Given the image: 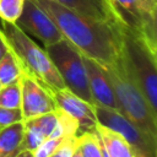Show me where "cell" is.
<instances>
[{"label": "cell", "mask_w": 157, "mask_h": 157, "mask_svg": "<svg viewBox=\"0 0 157 157\" xmlns=\"http://www.w3.org/2000/svg\"><path fill=\"white\" fill-rule=\"evenodd\" d=\"M94 129L109 157H135L132 148L120 134L98 123Z\"/></svg>", "instance_id": "13"}, {"label": "cell", "mask_w": 157, "mask_h": 157, "mask_svg": "<svg viewBox=\"0 0 157 157\" xmlns=\"http://www.w3.org/2000/svg\"><path fill=\"white\" fill-rule=\"evenodd\" d=\"M23 117L20 108H6L0 105V128L22 121Z\"/></svg>", "instance_id": "19"}, {"label": "cell", "mask_w": 157, "mask_h": 157, "mask_svg": "<svg viewBox=\"0 0 157 157\" xmlns=\"http://www.w3.org/2000/svg\"><path fill=\"white\" fill-rule=\"evenodd\" d=\"M97 123L120 134L130 145L135 157H157V137L132 124L119 110L92 104Z\"/></svg>", "instance_id": "6"}, {"label": "cell", "mask_w": 157, "mask_h": 157, "mask_svg": "<svg viewBox=\"0 0 157 157\" xmlns=\"http://www.w3.org/2000/svg\"><path fill=\"white\" fill-rule=\"evenodd\" d=\"M56 123H58L56 109L54 112L36 118L23 120L25 132L21 142V150H28L33 152L40 145L42 141L50 137Z\"/></svg>", "instance_id": "11"}, {"label": "cell", "mask_w": 157, "mask_h": 157, "mask_svg": "<svg viewBox=\"0 0 157 157\" xmlns=\"http://www.w3.org/2000/svg\"><path fill=\"white\" fill-rule=\"evenodd\" d=\"M21 82V113L23 120L36 118L56 109L48 87L32 75L23 72Z\"/></svg>", "instance_id": "7"}, {"label": "cell", "mask_w": 157, "mask_h": 157, "mask_svg": "<svg viewBox=\"0 0 157 157\" xmlns=\"http://www.w3.org/2000/svg\"><path fill=\"white\" fill-rule=\"evenodd\" d=\"M55 23L66 38L83 56L99 65L118 60L121 48V25L110 23L80 15L54 0H33Z\"/></svg>", "instance_id": "1"}, {"label": "cell", "mask_w": 157, "mask_h": 157, "mask_svg": "<svg viewBox=\"0 0 157 157\" xmlns=\"http://www.w3.org/2000/svg\"><path fill=\"white\" fill-rule=\"evenodd\" d=\"M64 139H54V137H48L44 141L40 142V145L33 151L34 157H49L55 148L60 145V142Z\"/></svg>", "instance_id": "20"}, {"label": "cell", "mask_w": 157, "mask_h": 157, "mask_svg": "<svg viewBox=\"0 0 157 157\" xmlns=\"http://www.w3.org/2000/svg\"><path fill=\"white\" fill-rule=\"evenodd\" d=\"M76 150V136L64 139L49 157H71Z\"/></svg>", "instance_id": "21"}, {"label": "cell", "mask_w": 157, "mask_h": 157, "mask_svg": "<svg viewBox=\"0 0 157 157\" xmlns=\"http://www.w3.org/2000/svg\"><path fill=\"white\" fill-rule=\"evenodd\" d=\"M0 105L6 108L21 107V82L20 78L10 85H5L0 90Z\"/></svg>", "instance_id": "17"}, {"label": "cell", "mask_w": 157, "mask_h": 157, "mask_svg": "<svg viewBox=\"0 0 157 157\" xmlns=\"http://www.w3.org/2000/svg\"><path fill=\"white\" fill-rule=\"evenodd\" d=\"M119 56L132 81L157 112V47L123 23Z\"/></svg>", "instance_id": "2"}, {"label": "cell", "mask_w": 157, "mask_h": 157, "mask_svg": "<svg viewBox=\"0 0 157 157\" xmlns=\"http://www.w3.org/2000/svg\"><path fill=\"white\" fill-rule=\"evenodd\" d=\"M102 69L113 88L119 112L141 130L157 137V112L152 109L140 88L132 81L120 56L115 63L104 65Z\"/></svg>", "instance_id": "3"}, {"label": "cell", "mask_w": 157, "mask_h": 157, "mask_svg": "<svg viewBox=\"0 0 157 157\" xmlns=\"http://www.w3.org/2000/svg\"><path fill=\"white\" fill-rule=\"evenodd\" d=\"M141 7L150 15H157V0H137Z\"/></svg>", "instance_id": "22"}, {"label": "cell", "mask_w": 157, "mask_h": 157, "mask_svg": "<svg viewBox=\"0 0 157 157\" xmlns=\"http://www.w3.org/2000/svg\"><path fill=\"white\" fill-rule=\"evenodd\" d=\"M7 44H6V42H5V38H4V36H2V31L0 29V60H1V58L6 54V52H7Z\"/></svg>", "instance_id": "23"}, {"label": "cell", "mask_w": 157, "mask_h": 157, "mask_svg": "<svg viewBox=\"0 0 157 157\" xmlns=\"http://www.w3.org/2000/svg\"><path fill=\"white\" fill-rule=\"evenodd\" d=\"M60 5L94 20L123 23L112 0H54Z\"/></svg>", "instance_id": "12"}, {"label": "cell", "mask_w": 157, "mask_h": 157, "mask_svg": "<svg viewBox=\"0 0 157 157\" xmlns=\"http://www.w3.org/2000/svg\"><path fill=\"white\" fill-rule=\"evenodd\" d=\"M71 157H82V156H81V153H80V151L77 150V147H76V150H75V152L72 153V156H71Z\"/></svg>", "instance_id": "25"}, {"label": "cell", "mask_w": 157, "mask_h": 157, "mask_svg": "<svg viewBox=\"0 0 157 157\" xmlns=\"http://www.w3.org/2000/svg\"><path fill=\"white\" fill-rule=\"evenodd\" d=\"M25 0H0V18L9 23H16L22 13Z\"/></svg>", "instance_id": "18"}, {"label": "cell", "mask_w": 157, "mask_h": 157, "mask_svg": "<svg viewBox=\"0 0 157 157\" xmlns=\"http://www.w3.org/2000/svg\"><path fill=\"white\" fill-rule=\"evenodd\" d=\"M15 157H34V155H33V152H32V151L23 150V151H20Z\"/></svg>", "instance_id": "24"}, {"label": "cell", "mask_w": 157, "mask_h": 157, "mask_svg": "<svg viewBox=\"0 0 157 157\" xmlns=\"http://www.w3.org/2000/svg\"><path fill=\"white\" fill-rule=\"evenodd\" d=\"M45 52L60 74L65 87L87 103L93 104L82 54L64 37L45 47Z\"/></svg>", "instance_id": "5"}, {"label": "cell", "mask_w": 157, "mask_h": 157, "mask_svg": "<svg viewBox=\"0 0 157 157\" xmlns=\"http://www.w3.org/2000/svg\"><path fill=\"white\" fill-rule=\"evenodd\" d=\"M1 87H2V85H1V83H0V90H1Z\"/></svg>", "instance_id": "26"}, {"label": "cell", "mask_w": 157, "mask_h": 157, "mask_svg": "<svg viewBox=\"0 0 157 157\" xmlns=\"http://www.w3.org/2000/svg\"><path fill=\"white\" fill-rule=\"evenodd\" d=\"M23 132V120L0 128V157H15L21 151Z\"/></svg>", "instance_id": "14"}, {"label": "cell", "mask_w": 157, "mask_h": 157, "mask_svg": "<svg viewBox=\"0 0 157 157\" xmlns=\"http://www.w3.org/2000/svg\"><path fill=\"white\" fill-rule=\"evenodd\" d=\"M56 109L74 118L78 124V135L86 131H92L96 128L97 119L93 112V105L72 93L67 88H48Z\"/></svg>", "instance_id": "9"}, {"label": "cell", "mask_w": 157, "mask_h": 157, "mask_svg": "<svg viewBox=\"0 0 157 157\" xmlns=\"http://www.w3.org/2000/svg\"><path fill=\"white\" fill-rule=\"evenodd\" d=\"M1 31L9 49L23 72L32 75L48 88H66L47 52L36 44L16 23L2 21Z\"/></svg>", "instance_id": "4"}, {"label": "cell", "mask_w": 157, "mask_h": 157, "mask_svg": "<svg viewBox=\"0 0 157 157\" xmlns=\"http://www.w3.org/2000/svg\"><path fill=\"white\" fill-rule=\"evenodd\" d=\"M16 25L23 32H28L37 37L45 47L52 45L63 38L61 32L53 20L33 0H25L22 13L16 21Z\"/></svg>", "instance_id": "8"}, {"label": "cell", "mask_w": 157, "mask_h": 157, "mask_svg": "<svg viewBox=\"0 0 157 157\" xmlns=\"http://www.w3.org/2000/svg\"><path fill=\"white\" fill-rule=\"evenodd\" d=\"M21 75H22V69L20 64L17 63L11 50L7 49L6 54L0 60V83L2 86L10 85L17 81L21 77Z\"/></svg>", "instance_id": "16"}, {"label": "cell", "mask_w": 157, "mask_h": 157, "mask_svg": "<svg viewBox=\"0 0 157 157\" xmlns=\"http://www.w3.org/2000/svg\"><path fill=\"white\" fill-rule=\"evenodd\" d=\"M76 147L82 157H103L101 140L94 130L86 131L76 136Z\"/></svg>", "instance_id": "15"}, {"label": "cell", "mask_w": 157, "mask_h": 157, "mask_svg": "<svg viewBox=\"0 0 157 157\" xmlns=\"http://www.w3.org/2000/svg\"><path fill=\"white\" fill-rule=\"evenodd\" d=\"M82 59H83V64L86 69L88 87H90V92L93 99V104H99L103 107L119 110L118 103L115 101V96L113 93V88L102 66L87 56L82 55Z\"/></svg>", "instance_id": "10"}]
</instances>
